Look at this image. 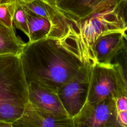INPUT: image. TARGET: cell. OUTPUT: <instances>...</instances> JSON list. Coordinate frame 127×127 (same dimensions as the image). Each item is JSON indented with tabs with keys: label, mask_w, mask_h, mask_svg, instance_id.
Returning <instances> with one entry per match:
<instances>
[{
	"label": "cell",
	"mask_w": 127,
	"mask_h": 127,
	"mask_svg": "<svg viewBox=\"0 0 127 127\" xmlns=\"http://www.w3.org/2000/svg\"><path fill=\"white\" fill-rule=\"evenodd\" d=\"M0 127H12V126L11 124L0 120Z\"/></svg>",
	"instance_id": "cell-18"
},
{
	"label": "cell",
	"mask_w": 127,
	"mask_h": 127,
	"mask_svg": "<svg viewBox=\"0 0 127 127\" xmlns=\"http://www.w3.org/2000/svg\"><path fill=\"white\" fill-rule=\"evenodd\" d=\"M123 0V5L124 9V18L126 24H127V0Z\"/></svg>",
	"instance_id": "cell-17"
},
{
	"label": "cell",
	"mask_w": 127,
	"mask_h": 127,
	"mask_svg": "<svg viewBox=\"0 0 127 127\" xmlns=\"http://www.w3.org/2000/svg\"><path fill=\"white\" fill-rule=\"evenodd\" d=\"M123 48L115 55L109 65L113 70L117 82L116 94L127 97V33L124 34ZM115 94V95H116Z\"/></svg>",
	"instance_id": "cell-12"
},
{
	"label": "cell",
	"mask_w": 127,
	"mask_h": 127,
	"mask_svg": "<svg viewBox=\"0 0 127 127\" xmlns=\"http://www.w3.org/2000/svg\"><path fill=\"white\" fill-rule=\"evenodd\" d=\"M15 2L7 0H0V22L7 27H14L13 15Z\"/></svg>",
	"instance_id": "cell-16"
},
{
	"label": "cell",
	"mask_w": 127,
	"mask_h": 127,
	"mask_svg": "<svg viewBox=\"0 0 127 127\" xmlns=\"http://www.w3.org/2000/svg\"><path fill=\"white\" fill-rule=\"evenodd\" d=\"M73 127L72 118L38 108L29 102L26 104L21 117L12 127Z\"/></svg>",
	"instance_id": "cell-6"
},
{
	"label": "cell",
	"mask_w": 127,
	"mask_h": 127,
	"mask_svg": "<svg viewBox=\"0 0 127 127\" xmlns=\"http://www.w3.org/2000/svg\"><path fill=\"white\" fill-rule=\"evenodd\" d=\"M15 2V8L12 18L13 26L15 28L21 30L28 37L29 33L26 8L19 2Z\"/></svg>",
	"instance_id": "cell-15"
},
{
	"label": "cell",
	"mask_w": 127,
	"mask_h": 127,
	"mask_svg": "<svg viewBox=\"0 0 127 127\" xmlns=\"http://www.w3.org/2000/svg\"><path fill=\"white\" fill-rule=\"evenodd\" d=\"M28 102L42 109L69 117L57 94L33 81L28 83Z\"/></svg>",
	"instance_id": "cell-9"
},
{
	"label": "cell",
	"mask_w": 127,
	"mask_h": 127,
	"mask_svg": "<svg viewBox=\"0 0 127 127\" xmlns=\"http://www.w3.org/2000/svg\"><path fill=\"white\" fill-rule=\"evenodd\" d=\"M28 101V84L19 56L0 55V120L12 125Z\"/></svg>",
	"instance_id": "cell-3"
},
{
	"label": "cell",
	"mask_w": 127,
	"mask_h": 127,
	"mask_svg": "<svg viewBox=\"0 0 127 127\" xmlns=\"http://www.w3.org/2000/svg\"><path fill=\"white\" fill-rule=\"evenodd\" d=\"M117 92L114 73L109 65L96 64L94 66L92 80L87 102L97 103L113 97Z\"/></svg>",
	"instance_id": "cell-8"
},
{
	"label": "cell",
	"mask_w": 127,
	"mask_h": 127,
	"mask_svg": "<svg viewBox=\"0 0 127 127\" xmlns=\"http://www.w3.org/2000/svg\"><path fill=\"white\" fill-rule=\"evenodd\" d=\"M26 10L29 33V42H33L49 37L51 31V24L49 21L27 8Z\"/></svg>",
	"instance_id": "cell-14"
},
{
	"label": "cell",
	"mask_w": 127,
	"mask_h": 127,
	"mask_svg": "<svg viewBox=\"0 0 127 127\" xmlns=\"http://www.w3.org/2000/svg\"><path fill=\"white\" fill-rule=\"evenodd\" d=\"M94 66L90 64H83L78 72L58 92L64 109L72 119L88 101Z\"/></svg>",
	"instance_id": "cell-4"
},
{
	"label": "cell",
	"mask_w": 127,
	"mask_h": 127,
	"mask_svg": "<svg viewBox=\"0 0 127 127\" xmlns=\"http://www.w3.org/2000/svg\"><path fill=\"white\" fill-rule=\"evenodd\" d=\"M105 0H55L50 2L70 23L86 17Z\"/></svg>",
	"instance_id": "cell-10"
},
{
	"label": "cell",
	"mask_w": 127,
	"mask_h": 127,
	"mask_svg": "<svg viewBox=\"0 0 127 127\" xmlns=\"http://www.w3.org/2000/svg\"><path fill=\"white\" fill-rule=\"evenodd\" d=\"M127 32L122 0H106L84 19L70 23L65 33L57 39L82 64H96L94 46L105 35Z\"/></svg>",
	"instance_id": "cell-2"
},
{
	"label": "cell",
	"mask_w": 127,
	"mask_h": 127,
	"mask_svg": "<svg viewBox=\"0 0 127 127\" xmlns=\"http://www.w3.org/2000/svg\"><path fill=\"white\" fill-rule=\"evenodd\" d=\"M49 1H50V2H52V1H54L55 0H48Z\"/></svg>",
	"instance_id": "cell-20"
},
{
	"label": "cell",
	"mask_w": 127,
	"mask_h": 127,
	"mask_svg": "<svg viewBox=\"0 0 127 127\" xmlns=\"http://www.w3.org/2000/svg\"><path fill=\"white\" fill-rule=\"evenodd\" d=\"M10 1H13V2H22L24 1L25 0H7Z\"/></svg>",
	"instance_id": "cell-19"
},
{
	"label": "cell",
	"mask_w": 127,
	"mask_h": 127,
	"mask_svg": "<svg viewBox=\"0 0 127 127\" xmlns=\"http://www.w3.org/2000/svg\"><path fill=\"white\" fill-rule=\"evenodd\" d=\"M26 44L17 35L14 27H9L0 22V55L19 56Z\"/></svg>",
	"instance_id": "cell-13"
},
{
	"label": "cell",
	"mask_w": 127,
	"mask_h": 127,
	"mask_svg": "<svg viewBox=\"0 0 127 127\" xmlns=\"http://www.w3.org/2000/svg\"><path fill=\"white\" fill-rule=\"evenodd\" d=\"M126 32L108 34L97 40L94 46L96 64L108 65L110 64L114 57L125 45Z\"/></svg>",
	"instance_id": "cell-11"
},
{
	"label": "cell",
	"mask_w": 127,
	"mask_h": 127,
	"mask_svg": "<svg viewBox=\"0 0 127 127\" xmlns=\"http://www.w3.org/2000/svg\"><path fill=\"white\" fill-rule=\"evenodd\" d=\"M73 127H117L113 97L97 103L87 102L72 119Z\"/></svg>",
	"instance_id": "cell-5"
},
{
	"label": "cell",
	"mask_w": 127,
	"mask_h": 127,
	"mask_svg": "<svg viewBox=\"0 0 127 127\" xmlns=\"http://www.w3.org/2000/svg\"><path fill=\"white\" fill-rule=\"evenodd\" d=\"M19 2L30 11L49 21L51 31L48 38L59 39L66 31L70 22L48 0H28Z\"/></svg>",
	"instance_id": "cell-7"
},
{
	"label": "cell",
	"mask_w": 127,
	"mask_h": 127,
	"mask_svg": "<svg viewBox=\"0 0 127 127\" xmlns=\"http://www.w3.org/2000/svg\"><path fill=\"white\" fill-rule=\"evenodd\" d=\"M19 57L28 84L35 82L57 94L83 64L53 38L28 41Z\"/></svg>",
	"instance_id": "cell-1"
}]
</instances>
